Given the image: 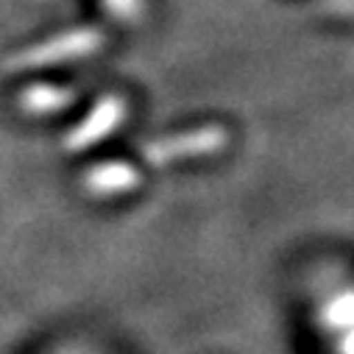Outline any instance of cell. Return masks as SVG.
Returning a JSON list of instances; mask_svg holds the SVG:
<instances>
[{"mask_svg": "<svg viewBox=\"0 0 354 354\" xmlns=\"http://www.w3.org/2000/svg\"><path fill=\"white\" fill-rule=\"evenodd\" d=\"M101 45V34L98 31H73L64 37H56L45 45L28 48L17 56H12L6 62V67H39V64H56L64 59H75V56H86L90 50H95Z\"/></svg>", "mask_w": 354, "mask_h": 354, "instance_id": "cell-1", "label": "cell"}, {"mask_svg": "<svg viewBox=\"0 0 354 354\" xmlns=\"http://www.w3.org/2000/svg\"><path fill=\"white\" fill-rule=\"evenodd\" d=\"M123 101L120 98H106V101H101L95 109H93V115L86 118L67 140H64V145L70 148V151H78V148H84V145H93V142H98L101 137H106V134H112L115 131V126L123 120Z\"/></svg>", "mask_w": 354, "mask_h": 354, "instance_id": "cell-2", "label": "cell"}, {"mask_svg": "<svg viewBox=\"0 0 354 354\" xmlns=\"http://www.w3.org/2000/svg\"><path fill=\"white\" fill-rule=\"evenodd\" d=\"M223 131H215V129H207V131H198V134H187V137H173V140H162V142H153L145 148V156L156 165L167 162V159H182V156H193V153H207V151H215L223 145Z\"/></svg>", "mask_w": 354, "mask_h": 354, "instance_id": "cell-3", "label": "cell"}, {"mask_svg": "<svg viewBox=\"0 0 354 354\" xmlns=\"http://www.w3.org/2000/svg\"><path fill=\"white\" fill-rule=\"evenodd\" d=\"M140 185V173L129 165L112 162V165H98L84 176V187L95 193V196H115V193H126L134 190Z\"/></svg>", "mask_w": 354, "mask_h": 354, "instance_id": "cell-4", "label": "cell"}, {"mask_svg": "<svg viewBox=\"0 0 354 354\" xmlns=\"http://www.w3.org/2000/svg\"><path fill=\"white\" fill-rule=\"evenodd\" d=\"M73 101L70 90H59V86H31L20 95V106L31 115H48L59 112Z\"/></svg>", "mask_w": 354, "mask_h": 354, "instance_id": "cell-5", "label": "cell"}, {"mask_svg": "<svg viewBox=\"0 0 354 354\" xmlns=\"http://www.w3.org/2000/svg\"><path fill=\"white\" fill-rule=\"evenodd\" d=\"M326 318L332 321V324H354V293H346V296H340L332 307H329V313H326Z\"/></svg>", "mask_w": 354, "mask_h": 354, "instance_id": "cell-6", "label": "cell"}, {"mask_svg": "<svg viewBox=\"0 0 354 354\" xmlns=\"http://www.w3.org/2000/svg\"><path fill=\"white\" fill-rule=\"evenodd\" d=\"M343 351H346V354H354V332L346 337V343H343Z\"/></svg>", "mask_w": 354, "mask_h": 354, "instance_id": "cell-7", "label": "cell"}]
</instances>
